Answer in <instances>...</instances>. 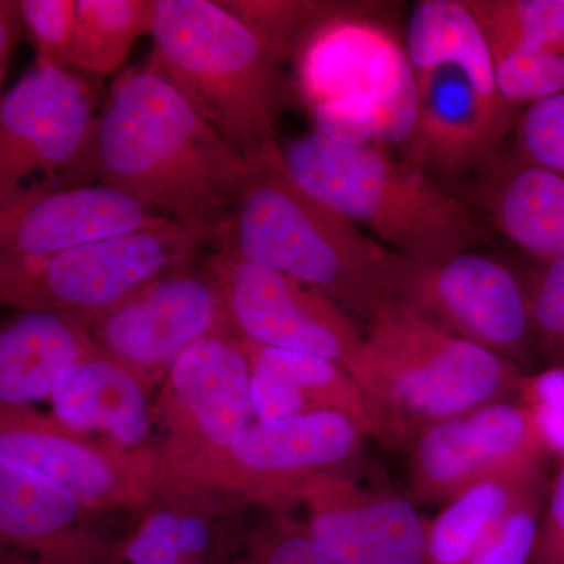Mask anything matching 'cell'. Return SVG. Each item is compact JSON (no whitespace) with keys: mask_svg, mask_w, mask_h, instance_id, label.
I'll return each mask as SVG.
<instances>
[{"mask_svg":"<svg viewBox=\"0 0 564 564\" xmlns=\"http://www.w3.org/2000/svg\"><path fill=\"white\" fill-rule=\"evenodd\" d=\"M251 165L148 63L122 73L99 110L90 176L199 243L220 242Z\"/></svg>","mask_w":564,"mask_h":564,"instance_id":"1","label":"cell"},{"mask_svg":"<svg viewBox=\"0 0 564 564\" xmlns=\"http://www.w3.org/2000/svg\"><path fill=\"white\" fill-rule=\"evenodd\" d=\"M250 165L218 248L317 289L366 325L395 307L400 254L304 191L280 144Z\"/></svg>","mask_w":564,"mask_h":564,"instance_id":"2","label":"cell"},{"mask_svg":"<svg viewBox=\"0 0 564 564\" xmlns=\"http://www.w3.org/2000/svg\"><path fill=\"white\" fill-rule=\"evenodd\" d=\"M403 44L415 84L406 159L454 192L502 151L518 110L497 90L488 41L466 2L415 3Z\"/></svg>","mask_w":564,"mask_h":564,"instance_id":"3","label":"cell"},{"mask_svg":"<svg viewBox=\"0 0 564 564\" xmlns=\"http://www.w3.org/2000/svg\"><path fill=\"white\" fill-rule=\"evenodd\" d=\"M280 152L304 191L404 258H447L491 242L455 192L383 147L344 143L313 129L280 143Z\"/></svg>","mask_w":564,"mask_h":564,"instance_id":"4","label":"cell"},{"mask_svg":"<svg viewBox=\"0 0 564 564\" xmlns=\"http://www.w3.org/2000/svg\"><path fill=\"white\" fill-rule=\"evenodd\" d=\"M348 373L369 404L375 440L403 452L434 423L516 399L527 377L519 364L399 307L367 323Z\"/></svg>","mask_w":564,"mask_h":564,"instance_id":"5","label":"cell"},{"mask_svg":"<svg viewBox=\"0 0 564 564\" xmlns=\"http://www.w3.org/2000/svg\"><path fill=\"white\" fill-rule=\"evenodd\" d=\"M150 65L252 163L276 148L280 55L217 0H154Z\"/></svg>","mask_w":564,"mask_h":564,"instance_id":"6","label":"cell"},{"mask_svg":"<svg viewBox=\"0 0 564 564\" xmlns=\"http://www.w3.org/2000/svg\"><path fill=\"white\" fill-rule=\"evenodd\" d=\"M380 3L336 2L292 62L314 131L344 143H410L414 74Z\"/></svg>","mask_w":564,"mask_h":564,"instance_id":"7","label":"cell"},{"mask_svg":"<svg viewBox=\"0 0 564 564\" xmlns=\"http://www.w3.org/2000/svg\"><path fill=\"white\" fill-rule=\"evenodd\" d=\"M199 247L163 220L52 254L0 259V307L65 315L90 329L155 278L192 263Z\"/></svg>","mask_w":564,"mask_h":564,"instance_id":"8","label":"cell"},{"mask_svg":"<svg viewBox=\"0 0 564 564\" xmlns=\"http://www.w3.org/2000/svg\"><path fill=\"white\" fill-rule=\"evenodd\" d=\"M366 434L343 414L313 413L251 422L226 451L159 485V489L217 503L284 510L322 474L344 470Z\"/></svg>","mask_w":564,"mask_h":564,"instance_id":"9","label":"cell"},{"mask_svg":"<svg viewBox=\"0 0 564 564\" xmlns=\"http://www.w3.org/2000/svg\"><path fill=\"white\" fill-rule=\"evenodd\" d=\"M395 307L522 369L538 356L519 274L486 252L441 259L400 256Z\"/></svg>","mask_w":564,"mask_h":564,"instance_id":"10","label":"cell"},{"mask_svg":"<svg viewBox=\"0 0 564 564\" xmlns=\"http://www.w3.org/2000/svg\"><path fill=\"white\" fill-rule=\"evenodd\" d=\"M99 110L87 77L35 62L0 101V192L84 184Z\"/></svg>","mask_w":564,"mask_h":564,"instance_id":"11","label":"cell"},{"mask_svg":"<svg viewBox=\"0 0 564 564\" xmlns=\"http://www.w3.org/2000/svg\"><path fill=\"white\" fill-rule=\"evenodd\" d=\"M161 430L159 484L220 454L252 422L251 372L232 329L182 352L152 400Z\"/></svg>","mask_w":564,"mask_h":564,"instance_id":"12","label":"cell"},{"mask_svg":"<svg viewBox=\"0 0 564 564\" xmlns=\"http://www.w3.org/2000/svg\"><path fill=\"white\" fill-rule=\"evenodd\" d=\"M0 458L50 478L96 518L140 513L159 491V451L93 440L32 406L0 410Z\"/></svg>","mask_w":564,"mask_h":564,"instance_id":"13","label":"cell"},{"mask_svg":"<svg viewBox=\"0 0 564 564\" xmlns=\"http://www.w3.org/2000/svg\"><path fill=\"white\" fill-rule=\"evenodd\" d=\"M209 270L239 339L321 356L350 370L361 350L362 332L325 293L276 270L243 261L225 248L215 252Z\"/></svg>","mask_w":564,"mask_h":564,"instance_id":"14","label":"cell"},{"mask_svg":"<svg viewBox=\"0 0 564 564\" xmlns=\"http://www.w3.org/2000/svg\"><path fill=\"white\" fill-rule=\"evenodd\" d=\"M410 500L445 505L464 489L510 470L543 464V426L521 400L488 403L423 430L406 447Z\"/></svg>","mask_w":564,"mask_h":564,"instance_id":"15","label":"cell"},{"mask_svg":"<svg viewBox=\"0 0 564 564\" xmlns=\"http://www.w3.org/2000/svg\"><path fill=\"white\" fill-rule=\"evenodd\" d=\"M223 329L232 328L217 280L209 269L199 272L188 263L118 304L91 326L90 336L154 391L182 352Z\"/></svg>","mask_w":564,"mask_h":564,"instance_id":"16","label":"cell"},{"mask_svg":"<svg viewBox=\"0 0 564 564\" xmlns=\"http://www.w3.org/2000/svg\"><path fill=\"white\" fill-rule=\"evenodd\" d=\"M295 503L334 564H426L429 521L410 499L370 491L337 470L307 481Z\"/></svg>","mask_w":564,"mask_h":564,"instance_id":"17","label":"cell"},{"mask_svg":"<svg viewBox=\"0 0 564 564\" xmlns=\"http://www.w3.org/2000/svg\"><path fill=\"white\" fill-rule=\"evenodd\" d=\"M166 220L98 184H35L0 192V259L69 250Z\"/></svg>","mask_w":564,"mask_h":564,"instance_id":"18","label":"cell"},{"mask_svg":"<svg viewBox=\"0 0 564 564\" xmlns=\"http://www.w3.org/2000/svg\"><path fill=\"white\" fill-rule=\"evenodd\" d=\"M65 488L0 458V547L40 564H107L111 543Z\"/></svg>","mask_w":564,"mask_h":564,"instance_id":"19","label":"cell"},{"mask_svg":"<svg viewBox=\"0 0 564 564\" xmlns=\"http://www.w3.org/2000/svg\"><path fill=\"white\" fill-rule=\"evenodd\" d=\"M455 193L529 258L564 259V177L516 150L500 151Z\"/></svg>","mask_w":564,"mask_h":564,"instance_id":"20","label":"cell"},{"mask_svg":"<svg viewBox=\"0 0 564 564\" xmlns=\"http://www.w3.org/2000/svg\"><path fill=\"white\" fill-rule=\"evenodd\" d=\"M239 340L250 364L256 421L336 413L350 419L367 437H375L369 404L343 366L321 356Z\"/></svg>","mask_w":564,"mask_h":564,"instance_id":"21","label":"cell"},{"mask_svg":"<svg viewBox=\"0 0 564 564\" xmlns=\"http://www.w3.org/2000/svg\"><path fill=\"white\" fill-rule=\"evenodd\" d=\"M151 389L98 350L63 370L51 391L54 415L79 433L99 432L124 447L150 445Z\"/></svg>","mask_w":564,"mask_h":564,"instance_id":"22","label":"cell"},{"mask_svg":"<svg viewBox=\"0 0 564 564\" xmlns=\"http://www.w3.org/2000/svg\"><path fill=\"white\" fill-rule=\"evenodd\" d=\"M98 350L90 329L65 315L17 311L0 321V410L50 399L63 370Z\"/></svg>","mask_w":564,"mask_h":564,"instance_id":"23","label":"cell"},{"mask_svg":"<svg viewBox=\"0 0 564 564\" xmlns=\"http://www.w3.org/2000/svg\"><path fill=\"white\" fill-rule=\"evenodd\" d=\"M240 511L159 489L128 532L111 543L107 564H210Z\"/></svg>","mask_w":564,"mask_h":564,"instance_id":"24","label":"cell"},{"mask_svg":"<svg viewBox=\"0 0 564 564\" xmlns=\"http://www.w3.org/2000/svg\"><path fill=\"white\" fill-rule=\"evenodd\" d=\"M543 464L478 481L444 505L426 527V564H466L534 494L544 491Z\"/></svg>","mask_w":564,"mask_h":564,"instance_id":"25","label":"cell"},{"mask_svg":"<svg viewBox=\"0 0 564 564\" xmlns=\"http://www.w3.org/2000/svg\"><path fill=\"white\" fill-rule=\"evenodd\" d=\"M154 0H77L69 69L106 77L128 62L133 44L150 35Z\"/></svg>","mask_w":564,"mask_h":564,"instance_id":"26","label":"cell"},{"mask_svg":"<svg viewBox=\"0 0 564 564\" xmlns=\"http://www.w3.org/2000/svg\"><path fill=\"white\" fill-rule=\"evenodd\" d=\"M265 511L254 521L237 514L210 564H334L304 522L284 510Z\"/></svg>","mask_w":564,"mask_h":564,"instance_id":"27","label":"cell"},{"mask_svg":"<svg viewBox=\"0 0 564 564\" xmlns=\"http://www.w3.org/2000/svg\"><path fill=\"white\" fill-rule=\"evenodd\" d=\"M489 50L564 54V0H466Z\"/></svg>","mask_w":564,"mask_h":564,"instance_id":"28","label":"cell"},{"mask_svg":"<svg viewBox=\"0 0 564 564\" xmlns=\"http://www.w3.org/2000/svg\"><path fill=\"white\" fill-rule=\"evenodd\" d=\"M514 269L524 289L538 358L564 367V259L529 258Z\"/></svg>","mask_w":564,"mask_h":564,"instance_id":"29","label":"cell"},{"mask_svg":"<svg viewBox=\"0 0 564 564\" xmlns=\"http://www.w3.org/2000/svg\"><path fill=\"white\" fill-rule=\"evenodd\" d=\"M226 7L272 46L282 62L292 61L311 32L336 2L304 0H223Z\"/></svg>","mask_w":564,"mask_h":564,"instance_id":"30","label":"cell"},{"mask_svg":"<svg viewBox=\"0 0 564 564\" xmlns=\"http://www.w3.org/2000/svg\"><path fill=\"white\" fill-rule=\"evenodd\" d=\"M491 51L497 90L518 110L564 93V54L551 51Z\"/></svg>","mask_w":564,"mask_h":564,"instance_id":"31","label":"cell"},{"mask_svg":"<svg viewBox=\"0 0 564 564\" xmlns=\"http://www.w3.org/2000/svg\"><path fill=\"white\" fill-rule=\"evenodd\" d=\"M514 150L564 177V93L525 107L514 124Z\"/></svg>","mask_w":564,"mask_h":564,"instance_id":"32","label":"cell"},{"mask_svg":"<svg viewBox=\"0 0 564 564\" xmlns=\"http://www.w3.org/2000/svg\"><path fill=\"white\" fill-rule=\"evenodd\" d=\"M77 0H20L22 28L31 36L36 62L69 69Z\"/></svg>","mask_w":564,"mask_h":564,"instance_id":"33","label":"cell"},{"mask_svg":"<svg viewBox=\"0 0 564 564\" xmlns=\"http://www.w3.org/2000/svg\"><path fill=\"white\" fill-rule=\"evenodd\" d=\"M545 499L534 494L466 564H527Z\"/></svg>","mask_w":564,"mask_h":564,"instance_id":"34","label":"cell"},{"mask_svg":"<svg viewBox=\"0 0 564 564\" xmlns=\"http://www.w3.org/2000/svg\"><path fill=\"white\" fill-rule=\"evenodd\" d=\"M527 564H564V463L551 491L545 494Z\"/></svg>","mask_w":564,"mask_h":564,"instance_id":"35","label":"cell"},{"mask_svg":"<svg viewBox=\"0 0 564 564\" xmlns=\"http://www.w3.org/2000/svg\"><path fill=\"white\" fill-rule=\"evenodd\" d=\"M22 31L24 28H22L20 0H0V101L3 98V82H6L11 54Z\"/></svg>","mask_w":564,"mask_h":564,"instance_id":"36","label":"cell"},{"mask_svg":"<svg viewBox=\"0 0 564 564\" xmlns=\"http://www.w3.org/2000/svg\"><path fill=\"white\" fill-rule=\"evenodd\" d=\"M0 564H40L31 556L20 554V552L10 551V549L0 547Z\"/></svg>","mask_w":564,"mask_h":564,"instance_id":"37","label":"cell"}]
</instances>
